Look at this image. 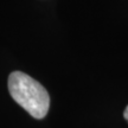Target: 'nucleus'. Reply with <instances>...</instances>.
<instances>
[{
    "mask_svg": "<svg viewBox=\"0 0 128 128\" xmlns=\"http://www.w3.org/2000/svg\"><path fill=\"white\" fill-rule=\"evenodd\" d=\"M8 92L17 103L34 119H43L49 112L50 96L40 83L22 71L8 76Z\"/></svg>",
    "mask_w": 128,
    "mask_h": 128,
    "instance_id": "1",
    "label": "nucleus"
},
{
    "mask_svg": "<svg viewBox=\"0 0 128 128\" xmlns=\"http://www.w3.org/2000/svg\"><path fill=\"white\" fill-rule=\"evenodd\" d=\"M124 119H126V121L128 122V106L126 107V109L124 112Z\"/></svg>",
    "mask_w": 128,
    "mask_h": 128,
    "instance_id": "2",
    "label": "nucleus"
}]
</instances>
